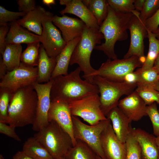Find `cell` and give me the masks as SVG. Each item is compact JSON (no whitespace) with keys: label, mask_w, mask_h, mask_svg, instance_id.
<instances>
[{"label":"cell","mask_w":159,"mask_h":159,"mask_svg":"<svg viewBox=\"0 0 159 159\" xmlns=\"http://www.w3.org/2000/svg\"><path fill=\"white\" fill-rule=\"evenodd\" d=\"M78 67L67 75L58 76L53 80L50 91L52 101L68 103L92 94L99 93L95 85L82 79Z\"/></svg>","instance_id":"1"},{"label":"cell","mask_w":159,"mask_h":159,"mask_svg":"<svg viewBox=\"0 0 159 159\" xmlns=\"http://www.w3.org/2000/svg\"><path fill=\"white\" fill-rule=\"evenodd\" d=\"M133 15L132 13L117 12L108 5L107 16L100 26L99 30L103 35L105 41L96 46L95 49L103 52L109 59H117L115 52V44L117 41L127 39V30Z\"/></svg>","instance_id":"2"},{"label":"cell","mask_w":159,"mask_h":159,"mask_svg":"<svg viewBox=\"0 0 159 159\" xmlns=\"http://www.w3.org/2000/svg\"><path fill=\"white\" fill-rule=\"evenodd\" d=\"M37 100L33 85L13 93L9 106L6 124L15 128L32 125L36 117Z\"/></svg>","instance_id":"3"},{"label":"cell","mask_w":159,"mask_h":159,"mask_svg":"<svg viewBox=\"0 0 159 159\" xmlns=\"http://www.w3.org/2000/svg\"><path fill=\"white\" fill-rule=\"evenodd\" d=\"M47 150L53 159L65 157L73 146L69 134L53 121L35 133L34 136Z\"/></svg>","instance_id":"4"},{"label":"cell","mask_w":159,"mask_h":159,"mask_svg":"<svg viewBox=\"0 0 159 159\" xmlns=\"http://www.w3.org/2000/svg\"><path fill=\"white\" fill-rule=\"evenodd\" d=\"M103 39V35L99 30L85 25L81 39L74 50L69 65L77 64L84 73L82 77L87 81L90 76L96 70L90 63L92 52L96 46L101 44Z\"/></svg>","instance_id":"5"},{"label":"cell","mask_w":159,"mask_h":159,"mask_svg":"<svg viewBox=\"0 0 159 159\" xmlns=\"http://www.w3.org/2000/svg\"><path fill=\"white\" fill-rule=\"evenodd\" d=\"M92 83L98 88L100 108L106 117L112 109L118 106L121 96L130 95L137 87L135 83L111 81L99 76L93 77Z\"/></svg>","instance_id":"6"},{"label":"cell","mask_w":159,"mask_h":159,"mask_svg":"<svg viewBox=\"0 0 159 159\" xmlns=\"http://www.w3.org/2000/svg\"><path fill=\"white\" fill-rule=\"evenodd\" d=\"M145 61L136 56L122 59H109L90 76L87 82L92 84L93 77L96 76L111 81H123L127 75L134 72L136 68L141 67Z\"/></svg>","instance_id":"7"},{"label":"cell","mask_w":159,"mask_h":159,"mask_svg":"<svg viewBox=\"0 0 159 159\" xmlns=\"http://www.w3.org/2000/svg\"><path fill=\"white\" fill-rule=\"evenodd\" d=\"M73 134L75 140H79L87 144L99 157L107 159L102 149L100 136L103 131L111 122L108 119L94 125L82 122L76 116H72Z\"/></svg>","instance_id":"8"},{"label":"cell","mask_w":159,"mask_h":159,"mask_svg":"<svg viewBox=\"0 0 159 159\" xmlns=\"http://www.w3.org/2000/svg\"><path fill=\"white\" fill-rule=\"evenodd\" d=\"M72 116L82 118L91 125L107 119L100 108L98 94L90 95L68 103Z\"/></svg>","instance_id":"9"},{"label":"cell","mask_w":159,"mask_h":159,"mask_svg":"<svg viewBox=\"0 0 159 159\" xmlns=\"http://www.w3.org/2000/svg\"><path fill=\"white\" fill-rule=\"evenodd\" d=\"M54 15L47 11L42 21V32L40 42L50 57L56 58L65 47L67 43L61 32L52 22Z\"/></svg>","instance_id":"10"},{"label":"cell","mask_w":159,"mask_h":159,"mask_svg":"<svg viewBox=\"0 0 159 159\" xmlns=\"http://www.w3.org/2000/svg\"><path fill=\"white\" fill-rule=\"evenodd\" d=\"M37 67L26 65L21 62L19 66L8 71L0 81V87H5L13 93L21 88L33 85L37 82Z\"/></svg>","instance_id":"11"},{"label":"cell","mask_w":159,"mask_h":159,"mask_svg":"<svg viewBox=\"0 0 159 159\" xmlns=\"http://www.w3.org/2000/svg\"><path fill=\"white\" fill-rule=\"evenodd\" d=\"M129 24L128 29L130 40L129 49L123 58L136 56L145 60L144 53V39L147 37L148 33L144 23L140 17V12L135 10Z\"/></svg>","instance_id":"12"},{"label":"cell","mask_w":159,"mask_h":159,"mask_svg":"<svg viewBox=\"0 0 159 159\" xmlns=\"http://www.w3.org/2000/svg\"><path fill=\"white\" fill-rule=\"evenodd\" d=\"M52 82L53 80L51 79L44 84L35 82L33 84L38 97L36 117L32 125L34 131H38L49 123L48 114L51 102L50 91Z\"/></svg>","instance_id":"13"},{"label":"cell","mask_w":159,"mask_h":159,"mask_svg":"<svg viewBox=\"0 0 159 159\" xmlns=\"http://www.w3.org/2000/svg\"><path fill=\"white\" fill-rule=\"evenodd\" d=\"M111 122L101 135L102 149L107 159H126L127 151L126 143L121 142L118 139Z\"/></svg>","instance_id":"14"},{"label":"cell","mask_w":159,"mask_h":159,"mask_svg":"<svg viewBox=\"0 0 159 159\" xmlns=\"http://www.w3.org/2000/svg\"><path fill=\"white\" fill-rule=\"evenodd\" d=\"M48 119L49 122H55L67 132L72 138L73 146L75 145L77 141L74 136L72 116L68 103L61 101H51Z\"/></svg>","instance_id":"15"},{"label":"cell","mask_w":159,"mask_h":159,"mask_svg":"<svg viewBox=\"0 0 159 159\" xmlns=\"http://www.w3.org/2000/svg\"><path fill=\"white\" fill-rule=\"evenodd\" d=\"M147 106L135 90L119 100L118 105V107L132 122L138 121L147 116Z\"/></svg>","instance_id":"16"},{"label":"cell","mask_w":159,"mask_h":159,"mask_svg":"<svg viewBox=\"0 0 159 159\" xmlns=\"http://www.w3.org/2000/svg\"><path fill=\"white\" fill-rule=\"evenodd\" d=\"M52 22L60 30L63 38L67 43L81 37L86 25L81 19L65 15L62 16L54 15Z\"/></svg>","instance_id":"17"},{"label":"cell","mask_w":159,"mask_h":159,"mask_svg":"<svg viewBox=\"0 0 159 159\" xmlns=\"http://www.w3.org/2000/svg\"><path fill=\"white\" fill-rule=\"evenodd\" d=\"M59 4L65 5V8L60 11L61 15L67 13L74 15L80 18L87 27L99 30L100 26L96 20L82 0H60Z\"/></svg>","instance_id":"18"},{"label":"cell","mask_w":159,"mask_h":159,"mask_svg":"<svg viewBox=\"0 0 159 159\" xmlns=\"http://www.w3.org/2000/svg\"><path fill=\"white\" fill-rule=\"evenodd\" d=\"M131 132L140 145L141 159H158L159 150L155 136L140 128L131 127Z\"/></svg>","instance_id":"19"},{"label":"cell","mask_w":159,"mask_h":159,"mask_svg":"<svg viewBox=\"0 0 159 159\" xmlns=\"http://www.w3.org/2000/svg\"><path fill=\"white\" fill-rule=\"evenodd\" d=\"M106 117L112 122L113 130L118 139L125 143L131 132V127L130 124L132 121L118 106L112 109Z\"/></svg>","instance_id":"20"},{"label":"cell","mask_w":159,"mask_h":159,"mask_svg":"<svg viewBox=\"0 0 159 159\" xmlns=\"http://www.w3.org/2000/svg\"><path fill=\"white\" fill-rule=\"evenodd\" d=\"M41 36L34 34L20 25L17 21L11 22L6 39V44L40 42Z\"/></svg>","instance_id":"21"},{"label":"cell","mask_w":159,"mask_h":159,"mask_svg":"<svg viewBox=\"0 0 159 159\" xmlns=\"http://www.w3.org/2000/svg\"><path fill=\"white\" fill-rule=\"evenodd\" d=\"M47 12L43 7L38 6L17 21L29 31L41 36L43 30L42 21Z\"/></svg>","instance_id":"22"},{"label":"cell","mask_w":159,"mask_h":159,"mask_svg":"<svg viewBox=\"0 0 159 159\" xmlns=\"http://www.w3.org/2000/svg\"><path fill=\"white\" fill-rule=\"evenodd\" d=\"M81 39L77 37L67 43L66 45L56 58V63L53 72L51 79L61 75H67L70 59L74 50Z\"/></svg>","instance_id":"23"},{"label":"cell","mask_w":159,"mask_h":159,"mask_svg":"<svg viewBox=\"0 0 159 159\" xmlns=\"http://www.w3.org/2000/svg\"><path fill=\"white\" fill-rule=\"evenodd\" d=\"M56 58L49 57L42 44L40 45L38 65L37 82L42 84L49 82L56 66Z\"/></svg>","instance_id":"24"},{"label":"cell","mask_w":159,"mask_h":159,"mask_svg":"<svg viewBox=\"0 0 159 159\" xmlns=\"http://www.w3.org/2000/svg\"><path fill=\"white\" fill-rule=\"evenodd\" d=\"M22 47L21 44H7L1 56L8 71L18 67L21 62Z\"/></svg>","instance_id":"25"},{"label":"cell","mask_w":159,"mask_h":159,"mask_svg":"<svg viewBox=\"0 0 159 159\" xmlns=\"http://www.w3.org/2000/svg\"><path fill=\"white\" fill-rule=\"evenodd\" d=\"M22 150L33 159H53L45 148L34 137L25 142Z\"/></svg>","instance_id":"26"},{"label":"cell","mask_w":159,"mask_h":159,"mask_svg":"<svg viewBox=\"0 0 159 159\" xmlns=\"http://www.w3.org/2000/svg\"><path fill=\"white\" fill-rule=\"evenodd\" d=\"M65 156L68 159H99L98 156L87 144L79 140Z\"/></svg>","instance_id":"27"},{"label":"cell","mask_w":159,"mask_h":159,"mask_svg":"<svg viewBox=\"0 0 159 159\" xmlns=\"http://www.w3.org/2000/svg\"><path fill=\"white\" fill-rule=\"evenodd\" d=\"M82 1L87 7L100 26L107 17L108 4L105 0H83Z\"/></svg>","instance_id":"28"},{"label":"cell","mask_w":159,"mask_h":159,"mask_svg":"<svg viewBox=\"0 0 159 159\" xmlns=\"http://www.w3.org/2000/svg\"><path fill=\"white\" fill-rule=\"evenodd\" d=\"M135 72L137 77V86L155 89L159 81V72L153 67L145 70H141L138 68Z\"/></svg>","instance_id":"29"},{"label":"cell","mask_w":159,"mask_h":159,"mask_svg":"<svg viewBox=\"0 0 159 159\" xmlns=\"http://www.w3.org/2000/svg\"><path fill=\"white\" fill-rule=\"evenodd\" d=\"M146 29L149 40V49L144 63L141 67L139 68L141 70L152 68L159 54V40L156 38L155 34Z\"/></svg>","instance_id":"30"},{"label":"cell","mask_w":159,"mask_h":159,"mask_svg":"<svg viewBox=\"0 0 159 159\" xmlns=\"http://www.w3.org/2000/svg\"><path fill=\"white\" fill-rule=\"evenodd\" d=\"M40 42H36L27 44L26 48L21 54V62L30 67L37 66Z\"/></svg>","instance_id":"31"},{"label":"cell","mask_w":159,"mask_h":159,"mask_svg":"<svg viewBox=\"0 0 159 159\" xmlns=\"http://www.w3.org/2000/svg\"><path fill=\"white\" fill-rule=\"evenodd\" d=\"M135 90L147 105L154 102L159 104V92L154 88L137 86Z\"/></svg>","instance_id":"32"},{"label":"cell","mask_w":159,"mask_h":159,"mask_svg":"<svg viewBox=\"0 0 159 159\" xmlns=\"http://www.w3.org/2000/svg\"><path fill=\"white\" fill-rule=\"evenodd\" d=\"M12 93L7 88L0 87V122L6 123L8 116L9 106Z\"/></svg>","instance_id":"33"},{"label":"cell","mask_w":159,"mask_h":159,"mask_svg":"<svg viewBox=\"0 0 159 159\" xmlns=\"http://www.w3.org/2000/svg\"><path fill=\"white\" fill-rule=\"evenodd\" d=\"M125 143L127 150L126 159H141L140 145L131 132Z\"/></svg>","instance_id":"34"},{"label":"cell","mask_w":159,"mask_h":159,"mask_svg":"<svg viewBox=\"0 0 159 159\" xmlns=\"http://www.w3.org/2000/svg\"><path fill=\"white\" fill-rule=\"evenodd\" d=\"M135 0H107L108 5L114 10L122 13H132L135 10Z\"/></svg>","instance_id":"35"},{"label":"cell","mask_w":159,"mask_h":159,"mask_svg":"<svg viewBox=\"0 0 159 159\" xmlns=\"http://www.w3.org/2000/svg\"><path fill=\"white\" fill-rule=\"evenodd\" d=\"M159 8V0H145L140 17L144 23L152 16Z\"/></svg>","instance_id":"36"},{"label":"cell","mask_w":159,"mask_h":159,"mask_svg":"<svg viewBox=\"0 0 159 159\" xmlns=\"http://www.w3.org/2000/svg\"><path fill=\"white\" fill-rule=\"evenodd\" d=\"M146 113L151 122L153 128V135L155 137L159 135V112L157 103L154 102L147 105Z\"/></svg>","instance_id":"37"},{"label":"cell","mask_w":159,"mask_h":159,"mask_svg":"<svg viewBox=\"0 0 159 159\" xmlns=\"http://www.w3.org/2000/svg\"><path fill=\"white\" fill-rule=\"evenodd\" d=\"M26 14L23 12L10 11L0 6V25L7 24L9 22L17 21L20 17H23Z\"/></svg>","instance_id":"38"},{"label":"cell","mask_w":159,"mask_h":159,"mask_svg":"<svg viewBox=\"0 0 159 159\" xmlns=\"http://www.w3.org/2000/svg\"><path fill=\"white\" fill-rule=\"evenodd\" d=\"M146 28L154 33L159 27V8L144 23Z\"/></svg>","instance_id":"39"},{"label":"cell","mask_w":159,"mask_h":159,"mask_svg":"<svg viewBox=\"0 0 159 159\" xmlns=\"http://www.w3.org/2000/svg\"><path fill=\"white\" fill-rule=\"evenodd\" d=\"M15 127L9 125H8L5 122H0V133L9 137L12 138L18 141L21 140L16 132Z\"/></svg>","instance_id":"40"},{"label":"cell","mask_w":159,"mask_h":159,"mask_svg":"<svg viewBox=\"0 0 159 159\" xmlns=\"http://www.w3.org/2000/svg\"><path fill=\"white\" fill-rule=\"evenodd\" d=\"M17 3L19 11L26 14L34 9L37 7L35 0H18Z\"/></svg>","instance_id":"41"},{"label":"cell","mask_w":159,"mask_h":159,"mask_svg":"<svg viewBox=\"0 0 159 159\" xmlns=\"http://www.w3.org/2000/svg\"><path fill=\"white\" fill-rule=\"evenodd\" d=\"M0 26V54L1 56L6 47V39L9 28L7 24Z\"/></svg>","instance_id":"42"},{"label":"cell","mask_w":159,"mask_h":159,"mask_svg":"<svg viewBox=\"0 0 159 159\" xmlns=\"http://www.w3.org/2000/svg\"><path fill=\"white\" fill-rule=\"evenodd\" d=\"M137 79V75L134 71L127 75L125 78L124 81L130 83L136 84Z\"/></svg>","instance_id":"43"},{"label":"cell","mask_w":159,"mask_h":159,"mask_svg":"<svg viewBox=\"0 0 159 159\" xmlns=\"http://www.w3.org/2000/svg\"><path fill=\"white\" fill-rule=\"evenodd\" d=\"M12 159H33L23 150L17 152L13 156Z\"/></svg>","instance_id":"44"},{"label":"cell","mask_w":159,"mask_h":159,"mask_svg":"<svg viewBox=\"0 0 159 159\" xmlns=\"http://www.w3.org/2000/svg\"><path fill=\"white\" fill-rule=\"evenodd\" d=\"M7 67L3 63L2 57H0V79L2 78L8 72Z\"/></svg>","instance_id":"45"},{"label":"cell","mask_w":159,"mask_h":159,"mask_svg":"<svg viewBox=\"0 0 159 159\" xmlns=\"http://www.w3.org/2000/svg\"><path fill=\"white\" fill-rule=\"evenodd\" d=\"M145 0H135L134 5L135 10L140 12L143 7Z\"/></svg>","instance_id":"46"},{"label":"cell","mask_w":159,"mask_h":159,"mask_svg":"<svg viewBox=\"0 0 159 159\" xmlns=\"http://www.w3.org/2000/svg\"><path fill=\"white\" fill-rule=\"evenodd\" d=\"M42 1L43 4L51 8V5H54L56 4V1L54 0H42Z\"/></svg>","instance_id":"47"},{"label":"cell","mask_w":159,"mask_h":159,"mask_svg":"<svg viewBox=\"0 0 159 159\" xmlns=\"http://www.w3.org/2000/svg\"><path fill=\"white\" fill-rule=\"evenodd\" d=\"M153 67L159 72V54L155 60Z\"/></svg>","instance_id":"48"},{"label":"cell","mask_w":159,"mask_h":159,"mask_svg":"<svg viewBox=\"0 0 159 159\" xmlns=\"http://www.w3.org/2000/svg\"><path fill=\"white\" fill-rule=\"evenodd\" d=\"M154 34H155L156 38L159 40V27L156 32Z\"/></svg>","instance_id":"49"},{"label":"cell","mask_w":159,"mask_h":159,"mask_svg":"<svg viewBox=\"0 0 159 159\" xmlns=\"http://www.w3.org/2000/svg\"><path fill=\"white\" fill-rule=\"evenodd\" d=\"M155 140H156V142L157 144L158 145V149L159 150V135L158 136L156 137ZM158 159H159V156Z\"/></svg>","instance_id":"50"},{"label":"cell","mask_w":159,"mask_h":159,"mask_svg":"<svg viewBox=\"0 0 159 159\" xmlns=\"http://www.w3.org/2000/svg\"><path fill=\"white\" fill-rule=\"evenodd\" d=\"M155 89L159 92V81L155 88ZM159 112V109L158 110Z\"/></svg>","instance_id":"51"},{"label":"cell","mask_w":159,"mask_h":159,"mask_svg":"<svg viewBox=\"0 0 159 159\" xmlns=\"http://www.w3.org/2000/svg\"><path fill=\"white\" fill-rule=\"evenodd\" d=\"M0 159H5L3 156L1 155H0Z\"/></svg>","instance_id":"52"},{"label":"cell","mask_w":159,"mask_h":159,"mask_svg":"<svg viewBox=\"0 0 159 159\" xmlns=\"http://www.w3.org/2000/svg\"><path fill=\"white\" fill-rule=\"evenodd\" d=\"M68 159L66 158L65 157H62V158H59V159Z\"/></svg>","instance_id":"53"},{"label":"cell","mask_w":159,"mask_h":159,"mask_svg":"<svg viewBox=\"0 0 159 159\" xmlns=\"http://www.w3.org/2000/svg\"><path fill=\"white\" fill-rule=\"evenodd\" d=\"M98 159H102V158H101L100 157H99L98 156Z\"/></svg>","instance_id":"54"}]
</instances>
